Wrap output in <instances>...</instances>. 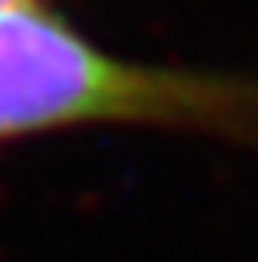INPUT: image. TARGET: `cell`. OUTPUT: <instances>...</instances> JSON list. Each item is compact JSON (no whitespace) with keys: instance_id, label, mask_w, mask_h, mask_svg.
Here are the masks:
<instances>
[{"instance_id":"cell-2","label":"cell","mask_w":258,"mask_h":262,"mask_svg":"<svg viewBox=\"0 0 258 262\" xmlns=\"http://www.w3.org/2000/svg\"><path fill=\"white\" fill-rule=\"evenodd\" d=\"M34 5H42V0H0V17L5 13H17V9H34Z\"/></svg>"},{"instance_id":"cell-1","label":"cell","mask_w":258,"mask_h":262,"mask_svg":"<svg viewBox=\"0 0 258 262\" xmlns=\"http://www.w3.org/2000/svg\"><path fill=\"white\" fill-rule=\"evenodd\" d=\"M80 127H148L258 152V76L140 63L34 5L0 17V144Z\"/></svg>"}]
</instances>
